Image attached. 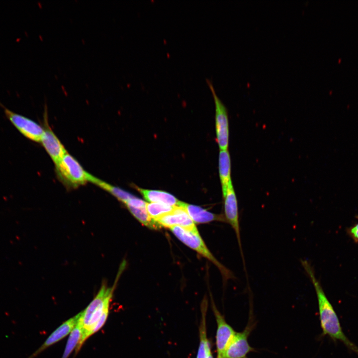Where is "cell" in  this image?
I'll return each mask as SVG.
<instances>
[{"instance_id":"obj_1","label":"cell","mask_w":358,"mask_h":358,"mask_svg":"<svg viewBox=\"0 0 358 358\" xmlns=\"http://www.w3.org/2000/svg\"><path fill=\"white\" fill-rule=\"evenodd\" d=\"M301 264L311 280L316 291L318 302L321 326L324 335L334 340L342 342L349 350L358 355V347L344 333L339 318L333 306L326 296L309 262L301 260Z\"/></svg>"},{"instance_id":"obj_2","label":"cell","mask_w":358,"mask_h":358,"mask_svg":"<svg viewBox=\"0 0 358 358\" xmlns=\"http://www.w3.org/2000/svg\"><path fill=\"white\" fill-rule=\"evenodd\" d=\"M116 284V282L112 287H107L103 283L95 297L86 308L81 311L80 319L82 324L83 335L76 349V353L79 351L85 341L91 336V331L104 312L109 310Z\"/></svg>"},{"instance_id":"obj_3","label":"cell","mask_w":358,"mask_h":358,"mask_svg":"<svg viewBox=\"0 0 358 358\" xmlns=\"http://www.w3.org/2000/svg\"><path fill=\"white\" fill-rule=\"evenodd\" d=\"M170 229L174 235L183 244L195 250L214 264L220 270L224 282L229 279L235 278L233 272L221 264L213 256L205 245L198 231H190L177 226L171 227Z\"/></svg>"},{"instance_id":"obj_4","label":"cell","mask_w":358,"mask_h":358,"mask_svg":"<svg viewBox=\"0 0 358 358\" xmlns=\"http://www.w3.org/2000/svg\"><path fill=\"white\" fill-rule=\"evenodd\" d=\"M58 175L64 183L72 187L92 182L94 177L86 171L80 163L68 153L56 165Z\"/></svg>"},{"instance_id":"obj_5","label":"cell","mask_w":358,"mask_h":358,"mask_svg":"<svg viewBox=\"0 0 358 358\" xmlns=\"http://www.w3.org/2000/svg\"><path fill=\"white\" fill-rule=\"evenodd\" d=\"M212 92L215 106V123L217 141L220 150H228L229 144V122L227 108L218 96L211 82L206 79Z\"/></svg>"},{"instance_id":"obj_6","label":"cell","mask_w":358,"mask_h":358,"mask_svg":"<svg viewBox=\"0 0 358 358\" xmlns=\"http://www.w3.org/2000/svg\"><path fill=\"white\" fill-rule=\"evenodd\" d=\"M0 105L5 116L22 135L32 141L41 142L44 128L32 119L6 108L0 102Z\"/></svg>"},{"instance_id":"obj_7","label":"cell","mask_w":358,"mask_h":358,"mask_svg":"<svg viewBox=\"0 0 358 358\" xmlns=\"http://www.w3.org/2000/svg\"><path fill=\"white\" fill-rule=\"evenodd\" d=\"M223 197L225 217L227 223L230 224L235 231L245 267L241 240L238 201L232 181L229 183L226 192Z\"/></svg>"},{"instance_id":"obj_8","label":"cell","mask_w":358,"mask_h":358,"mask_svg":"<svg viewBox=\"0 0 358 358\" xmlns=\"http://www.w3.org/2000/svg\"><path fill=\"white\" fill-rule=\"evenodd\" d=\"M212 308L217 324L216 336L217 358H225L226 350L231 343L236 332L225 321L224 317L216 308L212 302Z\"/></svg>"},{"instance_id":"obj_9","label":"cell","mask_w":358,"mask_h":358,"mask_svg":"<svg viewBox=\"0 0 358 358\" xmlns=\"http://www.w3.org/2000/svg\"><path fill=\"white\" fill-rule=\"evenodd\" d=\"M155 221L160 227L170 228L177 226L190 231H198L184 209L179 206H176L172 211L155 219Z\"/></svg>"},{"instance_id":"obj_10","label":"cell","mask_w":358,"mask_h":358,"mask_svg":"<svg viewBox=\"0 0 358 358\" xmlns=\"http://www.w3.org/2000/svg\"><path fill=\"white\" fill-rule=\"evenodd\" d=\"M81 315V312L63 322L51 334L37 350L27 358H35L45 349L67 336L75 328Z\"/></svg>"},{"instance_id":"obj_11","label":"cell","mask_w":358,"mask_h":358,"mask_svg":"<svg viewBox=\"0 0 358 358\" xmlns=\"http://www.w3.org/2000/svg\"><path fill=\"white\" fill-rule=\"evenodd\" d=\"M45 123L41 143L56 165L67 152L63 145L49 127L48 124L46 122Z\"/></svg>"},{"instance_id":"obj_12","label":"cell","mask_w":358,"mask_h":358,"mask_svg":"<svg viewBox=\"0 0 358 358\" xmlns=\"http://www.w3.org/2000/svg\"><path fill=\"white\" fill-rule=\"evenodd\" d=\"M178 206L184 209L193 222L195 223H205L213 221L227 222L224 215L212 213L200 206L189 204L180 201Z\"/></svg>"},{"instance_id":"obj_13","label":"cell","mask_w":358,"mask_h":358,"mask_svg":"<svg viewBox=\"0 0 358 358\" xmlns=\"http://www.w3.org/2000/svg\"><path fill=\"white\" fill-rule=\"evenodd\" d=\"M248 332L245 330L241 333H236L231 343L227 347L225 358H244L252 351L247 341Z\"/></svg>"},{"instance_id":"obj_14","label":"cell","mask_w":358,"mask_h":358,"mask_svg":"<svg viewBox=\"0 0 358 358\" xmlns=\"http://www.w3.org/2000/svg\"><path fill=\"white\" fill-rule=\"evenodd\" d=\"M207 302L204 299L201 306V318L199 325V345L196 358H208L211 353L209 342L207 339L206 316Z\"/></svg>"},{"instance_id":"obj_15","label":"cell","mask_w":358,"mask_h":358,"mask_svg":"<svg viewBox=\"0 0 358 358\" xmlns=\"http://www.w3.org/2000/svg\"><path fill=\"white\" fill-rule=\"evenodd\" d=\"M137 189L148 201L178 206L179 200L172 194L164 191L150 190L137 187Z\"/></svg>"},{"instance_id":"obj_16","label":"cell","mask_w":358,"mask_h":358,"mask_svg":"<svg viewBox=\"0 0 358 358\" xmlns=\"http://www.w3.org/2000/svg\"><path fill=\"white\" fill-rule=\"evenodd\" d=\"M219 172L223 195L226 192L231 178V159L228 150H220L219 155Z\"/></svg>"},{"instance_id":"obj_17","label":"cell","mask_w":358,"mask_h":358,"mask_svg":"<svg viewBox=\"0 0 358 358\" xmlns=\"http://www.w3.org/2000/svg\"><path fill=\"white\" fill-rule=\"evenodd\" d=\"M80 317L75 328L70 333L61 358H68L72 352L77 347L81 341L83 335V327Z\"/></svg>"},{"instance_id":"obj_18","label":"cell","mask_w":358,"mask_h":358,"mask_svg":"<svg viewBox=\"0 0 358 358\" xmlns=\"http://www.w3.org/2000/svg\"><path fill=\"white\" fill-rule=\"evenodd\" d=\"M93 183L99 186L115 196L117 199L125 204L130 199L134 197L133 195L122 189L111 185L95 177Z\"/></svg>"},{"instance_id":"obj_19","label":"cell","mask_w":358,"mask_h":358,"mask_svg":"<svg viewBox=\"0 0 358 358\" xmlns=\"http://www.w3.org/2000/svg\"><path fill=\"white\" fill-rule=\"evenodd\" d=\"M127 208L131 213L143 225L152 229H158L160 227L157 222L149 216L146 207Z\"/></svg>"},{"instance_id":"obj_20","label":"cell","mask_w":358,"mask_h":358,"mask_svg":"<svg viewBox=\"0 0 358 358\" xmlns=\"http://www.w3.org/2000/svg\"><path fill=\"white\" fill-rule=\"evenodd\" d=\"M175 207L157 202L146 203V208L148 214L154 220L171 212Z\"/></svg>"},{"instance_id":"obj_21","label":"cell","mask_w":358,"mask_h":358,"mask_svg":"<svg viewBox=\"0 0 358 358\" xmlns=\"http://www.w3.org/2000/svg\"><path fill=\"white\" fill-rule=\"evenodd\" d=\"M351 237L355 242H358V222L348 230Z\"/></svg>"},{"instance_id":"obj_22","label":"cell","mask_w":358,"mask_h":358,"mask_svg":"<svg viewBox=\"0 0 358 358\" xmlns=\"http://www.w3.org/2000/svg\"><path fill=\"white\" fill-rule=\"evenodd\" d=\"M208 358H213V357H212V356L211 353H210L209 354V356H208Z\"/></svg>"},{"instance_id":"obj_23","label":"cell","mask_w":358,"mask_h":358,"mask_svg":"<svg viewBox=\"0 0 358 358\" xmlns=\"http://www.w3.org/2000/svg\"></svg>"}]
</instances>
